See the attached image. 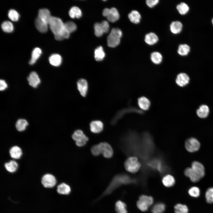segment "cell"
I'll list each match as a JSON object with an SVG mask.
<instances>
[{"label":"cell","mask_w":213,"mask_h":213,"mask_svg":"<svg viewBox=\"0 0 213 213\" xmlns=\"http://www.w3.org/2000/svg\"><path fill=\"white\" fill-rule=\"evenodd\" d=\"M49 26L56 40L61 41L69 38L70 33L66 29L64 23L59 18L51 16Z\"/></svg>","instance_id":"cell-1"},{"label":"cell","mask_w":213,"mask_h":213,"mask_svg":"<svg viewBox=\"0 0 213 213\" xmlns=\"http://www.w3.org/2000/svg\"><path fill=\"white\" fill-rule=\"evenodd\" d=\"M137 182L136 180L132 178L127 175L120 174L115 175L103 194L102 196L111 193L115 189L123 185Z\"/></svg>","instance_id":"cell-2"},{"label":"cell","mask_w":213,"mask_h":213,"mask_svg":"<svg viewBox=\"0 0 213 213\" xmlns=\"http://www.w3.org/2000/svg\"><path fill=\"white\" fill-rule=\"evenodd\" d=\"M147 167L149 172L157 171L161 175L166 174L170 170L168 165L161 156L152 157L148 162Z\"/></svg>","instance_id":"cell-3"},{"label":"cell","mask_w":213,"mask_h":213,"mask_svg":"<svg viewBox=\"0 0 213 213\" xmlns=\"http://www.w3.org/2000/svg\"><path fill=\"white\" fill-rule=\"evenodd\" d=\"M124 166L128 172L134 173L138 172L142 167V164L139 159L135 156L129 157L125 161Z\"/></svg>","instance_id":"cell-4"},{"label":"cell","mask_w":213,"mask_h":213,"mask_svg":"<svg viewBox=\"0 0 213 213\" xmlns=\"http://www.w3.org/2000/svg\"><path fill=\"white\" fill-rule=\"evenodd\" d=\"M122 36V32L120 29L113 28L107 37L108 46L112 48L117 46L120 43Z\"/></svg>","instance_id":"cell-5"},{"label":"cell","mask_w":213,"mask_h":213,"mask_svg":"<svg viewBox=\"0 0 213 213\" xmlns=\"http://www.w3.org/2000/svg\"><path fill=\"white\" fill-rule=\"evenodd\" d=\"M153 199L152 197L142 195L140 196L139 199L137 202V206L141 211H146L153 204Z\"/></svg>","instance_id":"cell-6"},{"label":"cell","mask_w":213,"mask_h":213,"mask_svg":"<svg viewBox=\"0 0 213 213\" xmlns=\"http://www.w3.org/2000/svg\"><path fill=\"white\" fill-rule=\"evenodd\" d=\"M73 139L78 146L82 147L85 145L88 140V138L80 130H75L72 135Z\"/></svg>","instance_id":"cell-7"},{"label":"cell","mask_w":213,"mask_h":213,"mask_svg":"<svg viewBox=\"0 0 213 213\" xmlns=\"http://www.w3.org/2000/svg\"><path fill=\"white\" fill-rule=\"evenodd\" d=\"M102 14L104 16L106 17L109 21L112 22L117 21L120 17V15L117 9L114 7L111 9H104Z\"/></svg>","instance_id":"cell-8"},{"label":"cell","mask_w":213,"mask_h":213,"mask_svg":"<svg viewBox=\"0 0 213 213\" xmlns=\"http://www.w3.org/2000/svg\"><path fill=\"white\" fill-rule=\"evenodd\" d=\"M109 28V25L106 21H103L101 23H96L94 25L95 34L97 37H100L104 33H108Z\"/></svg>","instance_id":"cell-9"},{"label":"cell","mask_w":213,"mask_h":213,"mask_svg":"<svg viewBox=\"0 0 213 213\" xmlns=\"http://www.w3.org/2000/svg\"><path fill=\"white\" fill-rule=\"evenodd\" d=\"M100 154L105 157H111L113 154V149L111 145L108 143L103 142L98 144Z\"/></svg>","instance_id":"cell-10"},{"label":"cell","mask_w":213,"mask_h":213,"mask_svg":"<svg viewBox=\"0 0 213 213\" xmlns=\"http://www.w3.org/2000/svg\"><path fill=\"white\" fill-rule=\"evenodd\" d=\"M186 149L189 152H193L197 151L200 147V143L197 140L191 138L187 140L185 143Z\"/></svg>","instance_id":"cell-11"},{"label":"cell","mask_w":213,"mask_h":213,"mask_svg":"<svg viewBox=\"0 0 213 213\" xmlns=\"http://www.w3.org/2000/svg\"><path fill=\"white\" fill-rule=\"evenodd\" d=\"M56 180L55 177L50 174L44 175L41 179V183L45 188H52L56 185Z\"/></svg>","instance_id":"cell-12"},{"label":"cell","mask_w":213,"mask_h":213,"mask_svg":"<svg viewBox=\"0 0 213 213\" xmlns=\"http://www.w3.org/2000/svg\"><path fill=\"white\" fill-rule=\"evenodd\" d=\"M191 167L194 172L201 178L204 176L205 170L204 167L199 162L197 161L193 162Z\"/></svg>","instance_id":"cell-13"},{"label":"cell","mask_w":213,"mask_h":213,"mask_svg":"<svg viewBox=\"0 0 213 213\" xmlns=\"http://www.w3.org/2000/svg\"><path fill=\"white\" fill-rule=\"evenodd\" d=\"M104 125L99 120L92 121L90 124V129L92 133H99L103 130Z\"/></svg>","instance_id":"cell-14"},{"label":"cell","mask_w":213,"mask_h":213,"mask_svg":"<svg viewBox=\"0 0 213 213\" xmlns=\"http://www.w3.org/2000/svg\"><path fill=\"white\" fill-rule=\"evenodd\" d=\"M189 80V78L187 74L185 73H181L177 76L176 82L179 86L183 87L188 83Z\"/></svg>","instance_id":"cell-15"},{"label":"cell","mask_w":213,"mask_h":213,"mask_svg":"<svg viewBox=\"0 0 213 213\" xmlns=\"http://www.w3.org/2000/svg\"><path fill=\"white\" fill-rule=\"evenodd\" d=\"M77 85L80 94L83 96H85L88 88V83L86 80L83 79L79 80L77 83Z\"/></svg>","instance_id":"cell-16"},{"label":"cell","mask_w":213,"mask_h":213,"mask_svg":"<svg viewBox=\"0 0 213 213\" xmlns=\"http://www.w3.org/2000/svg\"><path fill=\"white\" fill-rule=\"evenodd\" d=\"M36 27L40 32L45 33L47 32L49 24L37 17L35 21Z\"/></svg>","instance_id":"cell-17"},{"label":"cell","mask_w":213,"mask_h":213,"mask_svg":"<svg viewBox=\"0 0 213 213\" xmlns=\"http://www.w3.org/2000/svg\"><path fill=\"white\" fill-rule=\"evenodd\" d=\"M27 80L29 85L34 88L36 87L41 82L38 75L35 72H32L30 74Z\"/></svg>","instance_id":"cell-18"},{"label":"cell","mask_w":213,"mask_h":213,"mask_svg":"<svg viewBox=\"0 0 213 213\" xmlns=\"http://www.w3.org/2000/svg\"><path fill=\"white\" fill-rule=\"evenodd\" d=\"M51 17L50 12L48 9L43 8L39 10L38 17L48 24Z\"/></svg>","instance_id":"cell-19"},{"label":"cell","mask_w":213,"mask_h":213,"mask_svg":"<svg viewBox=\"0 0 213 213\" xmlns=\"http://www.w3.org/2000/svg\"><path fill=\"white\" fill-rule=\"evenodd\" d=\"M158 41V36L154 33H149L145 36V41L148 45H154Z\"/></svg>","instance_id":"cell-20"},{"label":"cell","mask_w":213,"mask_h":213,"mask_svg":"<svg viewBox=\"0 0 213 213\" xmlns=\"http://www.w3.org/2000/svg\"><path fill=\"white\" fill-rule=\"evenodd\" d=\"M184 174L193 182H197L201 179L199 176L194 172L191 167L187 168L185 171Z\"/></svg>","instance_id":"cell-21"},{"label":"cell","mask_w":213,"mask_h":213,"mask_svg":"<svg viewBox=\"0 0 213 213\" xmlns=\"http://www.w3.org/2000/svg\"><path fill=\"white\" fill-rule=\"evenodd\" d=\"M49 61L51 65L56 67L58 66L61 64L62 58L60 55L54 54L50 56Z\"/></svg>","instance_id":"cell-22"},{"label":"cell","mask_w":213,"mask_h":213,"mask_svg":"<svg viewBox=\"0 0 213 213\" xmlns=\"http://www.w3.org/2000/svg\"><path fill=\"white\" fill-rule=\"evenodd\" d=\"M183 25L179 21L172 22L170 26L171 31L174 34H177L180 32L182 30Z\"/></svg>","instance_id":"cell-23"},{"label":"cell","mask_w":213,"mask_h":213,"mask_svg":"<svg viewBox=\"0 0 213 213\" xmlns=\"http://www.w3.org/2000/svg\"><path fill=\"white\" fill-rule=\"evenodd\" d=\"M138 104L141 109L144 110H146L149 108L150 102L147 98L141 97L138 99Z\"/></svg>","instance_id":"cell-24"},{"label":"cell","mask_w":213,"mask_h":213,"mask_svg":"<svg viewBox=\"0 0 213 213\" xmlns=\"http://www.w3.org/2000/svg\"><path fill=\"white\" fill-rule=\"evenodd\" d=\"M9 154L12 158L19 159L21 157L22 152L20 148L17 146H14L10 149Z\"/></svg>","instance_id":"cell-25"},{"label":"cell","mask_w":213,"mask_h":213,"mask_svg":"<svg viewBox=\"0 0 213 213\" xmlns=\"http://www.w3.org/2000/svg\"><path fill=\"white\" fill-rule=\"evenodd\" d=\"M128 17L132 22L134 24H138L140 22L141 16L138 11L133 10L129 14Z\"/></svg>","instance_id":"cell-26"},{"label":"cell","mask_w":213,"mask_h":213,"mask_svg":"<svg viewBox=\"0 0 213 213\" xmlns=\"http://www.w3.org/2000/svg\"><path fill=\"white\" fill-rule=\"evenodd\" d=\"M57 191L59 194L67 195L70 193L71 188L67 184L64 183H62L58 185Z\"/></svg>","instance_id":"cell-27"},{"label":"cell","mask_w":213,"mask_h":213,"mask_svg":"<svg viewBox=\"0 0 213 213\" xmlns=\"http://www.w3.org/2000/svg\"><path fill=\"white\" fill-rule=\"evenodd\" d=\"M162 181L163 185L166 187H172L175 183L174 177L171 175L168 174L164 176L162 179Z\"/></svg>","instance_id":"cell-28"},{"label":"cell","mask_w":213,"mask_h":213,"mask_svg":"<svg viewBox=\"0 0 213 213\" xmlns=\"http://www.w3.org/2000/svg\"><path fill=\"white\" fill-rule=\"evenodd\" d=\"M209 112L208 107L206 105H202L197 109L196 112L197 115L199 117L205 118L208 116Z\"/></svg>","instance_id":"cell-29"},{"label":"cell","mask_w":213,"mask_h":213,"mask_svg":"<svg viewBox=\"0 0 213 213\" xmlns=\"http://www.w3.org/2000/svg\"><path fill=\"white\" fill-rule=\"evenodd\" d=\"M41 53L42 51L40 48H35L32 52L31 57L29 61V64L31 65L34 64L40 57Z\"/></svg>","instance_id":"cell-30"},{"label":"cell","mask_w":213,"mask_h":213,"mask_svg":"<svg viewBox=\"0 0 213 213\" xmlns=\"http://www.w3.org/2000/svg\"><path fill=\"white\" fill-rule=\"evenodd\" d=\"M69 13V16L72 18H79L82 15L81 10L78 7L75 6L73 7L70 9Z\"/></svg>","instance_id":"cell-31"},{"label":"cell","mask_w":213,"mask_h":213,"mask_svg":"<svg viewBox=\"0 0 213 213\" xmlns=\"http://www.w3.org/2000/svg\"><path fill=\"white\" fill-rule=\"evenodd\" d=\"M115 209L117 213H128L126 204L122 201H118L116 202Z\"/></svg>","instance_id":"cell-32"},{"label":"cell","mask_w":213,"mask_h":213,"mask_svg":"<svg viewBox=\"0 0 213 213\" xmlns=\"http://www.w3.org/2000/svg\"><path fill=\"white\" fill-rule=\"evenodd\" d=\"M105 54L101 46H99L94 51V58L97 61L102 60L104 58Z\"/></svg>","instance_id":"cell-33"},{"label":"cell","mask_w":213,"mask_h":213,"mask_svg":"<svg viewBox=\"0 0 213 213\" xmlns=\"http://www.w3.org/2000/svg\"><path fill=\"white\" fill-rule=\"evenodd\" d=\"M6 170L10 172H14L17 170L18 165L17 162L13 160H11L8 162L6 163L4 165Z\"/></svg>","instance_id":"cell-34"},{"label":"cell","mask_w":213,"mask_h":213,"mask_svg":"<svg viewBox=\"0 0 213 213\" xmlns=\"http://www.w3.org/2000/svg\"><path fill=\"white\" fill-rule=\"evenodd\" d=\"M165 209V205L160 202L155 204L153 206L151 211L152 213H163Z\"/></svg>","instance_id":"cell-35"},{"label":"cell","mask_w":213,"mask_h":213,"mask_svg":"<svg viewBox=\"0 0 213 213\" xmlns=\"http://www.w3.org/2000/svg\"><path fill=\"white\" fill-rule=\"evenodd\" d=\"M150 58L151 61L156 64L160 63L162 59V55L158 52H152Z\"/></svg>","instance_id":"cell-36"},{"label":"cell","mask_w":213,"mask_h":213,"mask_svg":"<svg viewBox=\"0 0 213 213\" xmlns=\"http://www.w3.org/2000/svg\"><path fill=\"white\" fill-rule=\"evenodd\" d=\"M190 50V47L188 45L185 44H182L179 46L178 52L181 56H186L189 53Z\"/></svg>","instance_id":"cell-37"},{"label":"cell","mask_w":213,"mask_h":213,"mask_svg":"<svg viewBox=\"0 0 213 213\" xmlns=\"http://www.w3.org/2000/svg\"><path fill=\"white\" fill-rule=\"evenodd\" d=\"M3 30L6 33H11L14 30V26L12 23L8 21H4L1 25Z\"/></svg>","instance_id":"cell-38"},{"label":"cell","mask_w":213,"mask_h":213,"mask_svg":"<svg viewBox=\"0 0 213 213\" xmlns=\"http://www.w3.org/2000/svg\"><path fill=\"white\" fill-rule=\"evenodd\" d=\"M28 125V122L26 120L24 119H20L17 120L15 126L18 131H22L25 129Z\"/></svg>","instance_id":"cell-39"},{"label":"cell","mask_w":213,"mask_h":213,"mask_svg":"<svg viewBox=\"0 0 213 213\" xmlns=\"http://www.w3.org/2000/svg\"><path fill=\"white\" fill-rule=\"evenodd\" d=\"M176 8L179 13L182 15L186 14L189 10V7L184 2L181 3L177 5Z\"/></svg>","instance_id":"cell-40"},{"label":"cell","mask_w":213,"mask_h":213,"mask_svg":"<svg viewBox=\"0 0 213 213\" xmlns=\"http://www.w3.org/2000/svg\"><path fill=\"white\" fill-rule=\"evenodd\" d=\"M175 213H188V209L185 205L180 204H176L174 207Z\"/></svg>","instance_id":"cell-41"},{"label":"cell","mask_w":213,"mask_h":213,"mask_svg":"<svg viewBox=\"0 0 213 213\" xmlns=\"http://www.w3.org/2000/svg\"><path fill=\"white\" fill-rule=\"evenodd\" d=\"M66 29L70 33L75 31L77 29L76 24L72 21H67L64 23Z\"/></svg>","instance_id":"cell-42"},{"label":"cell","mask_w":213,"mask_h":213,"mask_svg":"<svg viewBox=\"0 0 213 213\" xmlns=\"http://www.w3.org/2000/svg\"><path fill=\"white\" fill-rule=\"evenodd\" d=\"M8 16L11 20L13 21H18L20 17L18 12L13 9H11L9 10L8 13Z\"/></svg>","instance_id":"cell-43"},{"label":"cell","mask_w":213,"mask_h":213,"mask_svg":"<svg viewBox=\"0 0 213 213\" xmlns=\"http://www.w3.org/2000/svg\"><path fill=\"white\" fill-rule=\"evenodd\" d=\"M205 197L208 203H213V188H209L207 190L205 193Z\"/></svg>","instance_id":"cell-44"},{"label":"cell","mask_w":213,"mask_h":213,"mask_svg":"<svg viewBox=\"0 0 213 213\" xmlns=\"http://www.w3.org/2000/svg\"><path fill=\"white\" fill-rule=\"evenodd\" d=\"M189 194L191 196L197 197L199 196L200 191L199 188L196 187H193L191 188L188 191Z\"/></svg>","instance_id":"cell-45"},{"label":"cell","mask_w":213,"mask_h":213,"mask_svg":"<svg viewBox=\"0 0 213 213\" xmlns=\"http://www.w3.org/2000/svg\"><path fill=\"white\" fill-rule=\"evenodd\" d=\"M91 151L92 154L94 156H98L100 154L98 144L92 146Z\"/></svg>","instance_id":"cell-46"},{"label":"cell","mask_w":213,"mask_h":213,"mask_svg":"<svg viewBox=\"0 0 213 213\" xmlns=\"http://www.w3.org/2000/svg\"><path fill=\"white\" fill-rule=\"evenodd\" d=\"M159 2L158 0H147L146 3L149 7L152 8L156 5Z\"/></svg>","instance_id":"cell-47"},{"label":"cell","mask_w":213,"mask_h":213,"mask_svg":"<svg viewBox=\"0 0 213 213\" xmlns=\"http://www.w3.org/2000/svg\"><path fill=\"white\" fill-rule=\"evenodd\" d=\"M7 87V85L5 81L3 80H0V90L2 91L4 90Z\"/></svg>","instance_id":"cell-48"},{"label":"cell","mask_w":213,"mask_h":213,"mask_svg":"<svg viewBox=\"0 0 213 213\" xmlns=\"http://www.w3.org/2000/svg\"><path fill=\"white\" fill-rule=\"evenodd\" d=\"M212 24L213 25V18L212 20Z\"/></svg>","instance_id":"cell-49"}]
</instances>
